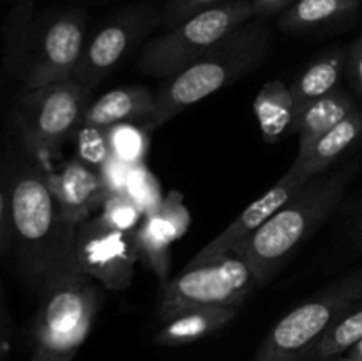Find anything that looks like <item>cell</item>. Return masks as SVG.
I'll return each instance as SVG.
<instances>
[{
    "instance_id": "obj_1",
    "label": "cell",
    "mask_w": 362,
    "mask_h": 361,
    "mask_svg": "<svg viewBox=\"0 0 362 361\" xmlns=\"http://www.w3.org/2000/svg\"><path fill=\"white\" fill-rule=\"evenodd\" d=\"M11 248L27 282L39 290L76 275V232L49 191L45 172L20 161L9 166Z\"/></svg>"
},
{
    "instance_id": "obj_2",
    "label": "cell",
    "mask_w": 362,
    "mask_h": 361,
    "mask_svg": "<svg viewBox=\"0 0 362 361\" xmlns=\"http://www.w3.org/2000/svg\"><path fill=\"white\" fill-rule=\"evenodd\" d=\"M352 176L354 168L346 166L311 177L240 248L239 253L250 264L258 287L267 285L300 244L334 212Z\"/></svg>"
},
{
    "instance_id": "obj_3",
    "label": "cell",
    "mask_w": 362,
    "mask_h": 361,
    "mask_svg": "<svg viewBox=\"0 0 362 361\" xmlns=\"http://www.w3.org/2000/svg\"><path fill=\"white\" fill-rule=\"evenodd\" d=\"M269 41V28L258 20H250L230 32L193 64L166 78L154 94V110L144 126L148 131L163 126L180 112L253 71L267 55Z\"/></svg>"
},
{
    "instance_id": "obj_4",
    "label": "cell",
    "mask_w": 362,
    "mask_h": 361,
    "mask_svg": "<svg viewBox=\"0 0 362 361\" xmlns=\"http://www.w3.org/2000/svg\"><path fill=\"white\" fill-rule=\"evenodd\" d=\"M103 287L83 273L66 276L41 292L34 319L32 361H73L101 310Z\"/></svg>"
},
{
    "instance_id": "obj_5",
    "label": "cell",
    "mask_w": 362,
    "mask_h": 361,
    "mask_svg": "<svg viewBox=\"0 0 362 361\" xmlns=\"http://www.w3.org/2000/svg\"><path fill=\"white\" fill-rule=\"evenodd\" d=\"M362 299V268L322 289L272 326L255 361H306L322 336Z\"/></svg>"
},
{
    "instance_id": "obj_6",
    "label": "cell",
    "mask_w": 362,
    "mask_h": 361,
    "mask_svg": "<svg viewBox=\"0 0 362 361\" xmlns=\"http://www.w3.org/2000/svg\"><path fill=\"white\" fill-rule=\"evenodd\" d=\"M90 88L74 78L25 92L14 113V126L27 154L48 161L76 137L90 106Z\"/></svg>"
},
{
    "instance_id": "obj_7",
    "label": "cell",
    "mask_w": 362,
    "mask_h": 361,
    "mask_svg": "<svg viewBox=\"0 0 362 361\" xmlns=\"http://www.w3.org/2000/svg\"><path fill=\"white\" fill-rule=\"evenodd\" d=\"M253 18L255 11L250 0H230L202 11L168 28L163 35L151 39L141 50L138 67L148 76H173Z\"/></svg>"
},
{
    "instance_id": "obj_8",
    "label": "cell",
    "mask_w": 362,
    "mask_h": 361,
    "mask_svg": "<svg viewBox=\"0 0 362 361\" xmlns=\"http://www.w3.org/2000/svg\"><path fill=\"white\" fill-rule=\"evenodd\" d=\"M255 289L257 278L246 258L226 255L209 264L186 265L180 275L163 283L158 314L168 322L186 311L240 306Z\"/></svg>"
},
{
    "instance_id": "obj_9",
    "label": "cell",
    "mask_w": 362,
    "mask_h": 361,
    "mask_svg": "<svg viewBox=\"0 0 362 361\" xmlns=\"http://www.w3.org/2000/svg\"><path fill=\"white\" fill-rule=\"evenodd\" d=\"M138 260L134 234L106 225L99 214L78 225V271L95 280L106 290H126L133 283Z\"/></svg>"
},
{
    "instance_id": "obj_10",
    "label": "cell",
    "mask_w": 362,
    "mask_h": 361,
    "mask_svg": "<svg viewBox=\"0 0 362 361\" xmlns=\"http://www.w3.org/2000/svg\"><path fill=\"white\" fill-rule=\"evenodd\" d=\"M159 20L161 14L145 6L131 7L113 18L85 45L74 80L94 91Z\"/></svg>"
},
{
    "instance_id": "obj_11",
    "label": "cell",
    "mask_w": 362,
    "mask_h": 361,
    "mask_svg": "<svg viewBox=\"0 0 362 361\" xmlns=\"http://www.w3.org/2000/svg\"><path fill=\"white\" fill-rule=\"evenodd\" d=\"M87 41L85 14L66 11L46 23L39 35L37 50L23 76L27 91L73 80Z\"/></svg>"
},
{
    "instance_id": "obj_12",
    "label": "cell",
    "mask_w": 362,
    "mask_h": 361,
    "mask_svg": "<svg viewBox=\"0 0 362 361\" xmlns=\"http://www.w3.org/2000/svg\"><path fill=\"white\" fill-rule=\"evenodd\" d=\"M310 179H304L303 176L296 172L290 166L285 172V176L274 184L269 191H265L260 198L247 205L218 237L205 244L189 262L187 265H202L209 262L219 260L226 255L239 253L240 248L260 230V227L271 218L274 212H278L290 198L293 197L297 190L308 183Z\"/></svg>"
},
{
    "instance_id": "obj_13",
    "label": "cell",
    "mask_w": 362,
    "mask_h": 361,
    "mask_svg": "<svg viewBox=\"0 0 362 361\" xmlns=\"http://www.w3.org/2000/svg\"><path fill=\"white\" fill-rule=\"evenodd\" d=\"M45 177L62 214L74 225L87 222L108 198L98 170L80 159H71L59 172H45Z\"/></svg>"
},
{
    "instance_id": "obj_14",
    "label": "cell",
    "mask_w": 362,
    "mask_h": 361,
    "mask_svg": "<svg viewBox=\"0 0 362 361\" xmlns=\"http://www.w3.org/2000/svg\"><path fill=\"white\" fill-rule=\"evenodd\" d=\"M154 110V94L147 87L133 85V87H120L103 94L101 98L90 103L85 113L83 126L108 127L122 122H141L151 117Z\"/></svg>"
},
{
    "instance_id": "obj_15",
    "label": "cell",
    "mask_w": 362,
    "mask_h": 361,
    "mask_svg": "<svg viewBox=\"0 0 362 361\" xmlns=\"http://www.w3.org/2000/svg\"><path fill=\"white\" fill-rule=\"evenodd\" d=\"M356 110L352 98L343 91H334L304 106L293 115L292 130L299 134V152L296 159H303L311 151L318 138L338 126Z\"/></svg>"
},
{
    "instance_id": "obj_16",
    "label": "cell",
    "mask_w": 362,
    "mask_h": 361,
    "mask_svg": "<svg viewBox=\"0 0 362 361\" xmlns=\"http://www.w3.org/2000/svg\"><path fill=\"white\" fill-rule=\"evenodd\" d=\"M362 134V112L354 110L346 119H343L338 126L318 138L317 144L311 147V151L303 159H296L292 168L304 179H311L325 170L336 161L345 151H349Z\"/></svg>"
},
{
    "instance_id": "obj_17",
    "label": "cell",
    "mask_w": 362,
    "mask_h": 361,
    "mask_svg": "<svg viewBox=\"0 0 362 361\" xmlns=\"http://www.w3.org/2000/svg\"><path fill=\"white\" fill-rule=\"evenodd\" d=\"M239 310L240 306H228L180 314L165 322V326L156 335V343L158 345H186V343L197 342L230 324Z\"/></svg>"
},
{
    "instance_id": "obj_18",
    "label": "cell",
    "mask_w": 362,
    "mask_h": 361,
    "mask_svg": "<svg viewBox=\"0 0 362 361\" xmlns=\"http://www.w3.org/2000/svg\"><path fill=\"white\" fill-rule=\"evenodd\" d=\"M345 62L346 53L343 50H332L300 73V76L290 85L296 113L310 103L338 91L339 80L345 71Z\"/></svg>"
},
{
    "instance_id": "obj_19",
    "label": "cell",
    "mask_w": 362,
    "mask_h": 361,
    "mask_svg": "<svg viewBox=\"0 0 362 361\" xmlns=\"http://www.w3.org/2000/svg\"><path fill=\"white\" fill-rule=\"evenodd\" d=\"M253 110L264 140L269 144L278 142L293 124L296 106L290 85H285L281 80L267 81L255 98Z\"/></svg>"
},
{
    "instance_id": "obj_20",
    "label": "cell",
    "mask_w": 362,
    "mask_h": 361,
    "mask_svg": "<svg viewBox=\"0 0 362 361\" xmlns=\"http://www.w3.org/2000/svg\"><path fill=\"white\" fill-rule=\"evenodd\" d=\"M175 241H179L177 234L156 212L145 216L141 225L134 232L138 258H141L163 283L168 282L170 265H172V244Z\"/></svg>"
},
{
    "instance_id": "obj_21",
    "label": "cell",
    "mask_w": 362,
    "mask_h": 361,
    "mask_svg": "<svg viewBox=\"0 0 362 361\" xmlns=\"http://www.w3.org/2000/svg\"><path fill=\"white\" fill-rule=\"evenodd\" d=\"M361 0H296L279 18V27L286 32L308 30L356 13Z\"/></svg>"
},
{
    "instance_id": "obj_22",
    "label": "cell",
    "mask_w": 362,
    "mask_h": 361,
    "mask_svg": "<svg viewBox=\"0 0 362 361\" xmlns=\"http://www.w3.org/2000/svg\"><path fill=\"white\" fill-rule=\"evenodd\" d=\"M362 340V299L350 308L315 345L310 357L313 360H331L345 350H350Z\"/></svg>"
},
{
    "instance_id": "obj_23",
    "label": "cell",
    "mask_w": 362,
    "mask_h": 361,
    "mask_svg": "<svg viewBox=\"0 0 362 361\" xmlns=\"http://www.w3.org/2000/svg\"><path fill=\"white\" fill-rule=\"evenodd\" d=\"M106 137H108L110 152L113 158L131 166L145 163L148 147H151L147 127L136 122L115 124L106 130Z\"/></svg>"
},
{
    "instance_id": "obj_24",
    "label": "cell",
    "mask_w": 362,
    "mask_h": 361,
    "mask_svg": "<svg viewBox=\"0 0 362 361\" xmlns=\"http://www.w3.org/2000/svg\"><path fill=\"white\" fill-rule=\"evenodd\" d=\"M126 195L138 205V207H140L144 216L152 214L154 211H158L159 205L165 200L161 183H159L158 177L147 168L145 163L131 166L129 177H127L126 183Z\"/></svg>"
},
{
    "instance_id": "obj_25",
    "label": "cell",
    "mask_w": 362,
    "mask_h": 361,
    "mask_svg": "<svg viewBox=\"0 0 362 361\" xmlns=\"http://www.w3.org/2000/svg\"><path fill=\"white\" fill-rule=\"evenodd\" d=\"M99 218L112 229L126 234H134L144 222V212L126 193L108 195L103 204Z\"/></svg>"
},
{
    "instance_id": "obj_26",
    "label": "cell",
    "mask_w": 362,
    "mask_h": 361,
    "mask_svg": "<svg viewBox=\"0 0 362 361\" xmlns=\"http://www.w3.org/2000/svg\"><path fill=\"white\" fill-rule=\"evenodd\" d=\"M74 138H76L78 159L83 161L85 165L92 166L94 170L101 168L103 163L112 156V152H110L108 137H106V130L92 126H81Z\"/></svg>"
},
{
    "instance_id": "obj_27",
    "label": "cell",
    "mask_w": 362,
    "mask_h": 361,
    "mask_svg": "<svg viewBox=\"0 0 362 361\" xmlns=\"http://www.w3.org/2000/svg\"><path fill=\"white\" fill-rule=\"evenodd\" d=\"M154 212L172 227L173 232L177 234L179 239L184 237V234L189 229L191 212L189 209H187V205L184 204V195L180 193V191L172 190L168 195H165V200L159 205L158 211Z\"/></svg>"
},
{
    "instance_id": "obj_28",
    "label": "cell",
    "mask_w": 362,
    "mask_h": 361,
    "mask_svg": "<svg viewBox=\"0 0 362 361\" xmlns=\"http://www.w3.org/2000/svg\"><path fill=\"white\" fill-rule=\"evenodd\" d=\"M225 2L230 0H168L161 14V21L166 28H173L187 18Z\"/></svg>"
},
{
    "instance_id": "obj_29",
    "label": "cell",
    "mask_w": 362,
    "mask_h": 361,
    "mask_svg": "<svg viewBox=\"0 0 362 361\" xmlns=\"http://www.w3.org/2000/svg\"><path fill=\"white\" fill-rule=\"evenodd\" d=\"M11 250L9 166L0 159V257Z\"/></svg>"
},
{
    "instance_id": "obj_30",
    "label": "cell",
    "mask_w": 362,
    "mask_h": 361,
    "mask_svg": "<svg viewBox=\"0 0 362 361\" xmlns=\"http://www.w3.org/2000/svg\"><path fill=\"white\" fill-rule=\"evenodd\" d=\"M131 165L120 161V159L110 156L105 163L101 165V168L98 170L99 176H101L103 184H105L108 195H120L126 193V183L127 177H129Z\"/></svg>"
},
{
    "instance_id": "obj_31",
    "label": "cell",
    "mask_w": 362,
    "mask_h": 361,
    "mask_svg": "<svg viewBox=\"0 0 362 361\" xmlns=\"http://www.w3.org/2000/svg\"><path fill=\"white\" fill-rule=\"evenodd\" d=\"M345 71L356 91L362 96V35L352 42V46L346 52Z\"/></svg>"
},
{
    "instance_id": "obj_32",
    "label": "cell",
    "mask_w": 362,
    "mask_h": 361,
    "mask_svg": "<svg viewBox=\"0 0 362 361\" xmlns=\"http://www.w3.org/2000/svg\"><path fill=\"white\" fill-rule=\"evenodd\" d=\"M253 6L255 16H271V14L285 11L292 6L296 0H250Z\"/></svg>"
},
{
    "instance_id": "obj_33",
    "label": "cell",
    "mask_w": 362,
    "mask_h": 361,
    "mask_svg": "<svg viewBox=\"0 0 362 361\" xmlns=\"http://www.w3.org/2000/svg\"><path fill=\"white\" fill-rule=\"evenodd\" d=\"M349 357L350 360H356V361H362V340L357 342L352 349L349 350Z\"/></svg>"
},
{
    "instance_id": "obj_34",
    "label": "cell",
    "mask_w": 362,
    "mask_h": 361,
    "mask_svg": "<svg viewBox=\"0 0 362 361\" xmlns=\"http://www.w3.org/2000/svg\"><path fill=\"white\" fill-rule=\"evenodd\" d=\"M32 4H34V0H14V9L30 11Z\"/></svg>"
},
{
    "instance_id": "obj_35",
    "label": "cell",
    "mask_w": 362,
    "mask_h": 361,
    "mask_svg": "<svg viewBox=\"0 0 362 361\" xmlns=\"http://www.w3.org/2000/svg\"><path fill=\"white\" fill-rule=\"evenodd\" d=\"M4 350H6V347H4V343L0 342V360H2V356H4Z\"/></svg>"
},
{
    "instance_id": "obj_36",
    "label": "cell",
    "mask_w": 362,
    "mask_h": 361,
    "mask_svg": "<svg viewBox=\"0 0 362 361\" xmlns=\"http://www.w3.org/2000/svg\"><path fill=\"white\" fill-rule=\"evenodd\" d=\"M359 230H361V236H362V219H361V223H359Z\"/></svg>"
},
{
    "instance_id": "obj_37",
    "label": "cell",
    "mask_w": 362,
    "mask_h": 361,
    "mask_svg": "<svg viewBox=\"0 0 362 361\" xmlns=\"http://www.w3.org/2000/svg\"><path fill=\"white\" fill-rule=\"evenodd\" d=\"M334 361H346V357H339V360H334Z\"/></svg>"
},
{
    "instance_id": "obj_38",
    "label": "cell",
    "mask_w": 362,
    "mask_h": 361,
    "mask_svg": "<svg viewBox=\"0 0 362 361\" xmlns=\"http://www.w3.org/2000/svg\"><path fill=\"white\" fill-rule=\"evenodd\" d=\"M0 335H2V328H0ZM0 342H2V336H0Z\"/></svg>"
},
{
    "instance_id": "obj_39",
    "label": "cell",
    "mask_w": 362,
    "mask_h": 361,
    "mask_svg": "<svg viewBox=\"0 0 362 361\" xmlns=\"http://www.w3.org/2000/svg\"><path fill=\"white\" fill-rule=\"evenodd\" d=\"M346 361H356V360H350V357H349V356H346Z\"/></svg>"
}]
</instances>
